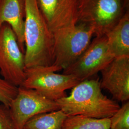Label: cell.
Instances as JSON below:
<instances>
[{"mask_svg":"<svg viewBox=\"0 0 129 129\" xmlns=\"http://www.w3.org/2000/svg\"><path fill=\"white\" fill-rule=\"evenodd\" d=\"M99 78L87 79L72 88L69 96L56 102L67 116L81 115L95 119L110 118L120 107L104 95Z\"/></svg>","mask_w":129,"mask_h":129,"instance_id":"1","label":"cell"},{"mask_svg":"<svg viewBox=\"0 0 129 129\" xmlns=\"http://www.w3.org/2000/svg\"><path fill=\"white\" fill-rule=\"evenodd\" d=\"M24 40L26 69L53 65V33L42 16L36 0H25Z\"/></svg>","mask_w":129,"mask_h":129,"instance_id":"2","label":"cell"},{"mask_svg":"<svg viewBox=\"0 0 129 129\" xmlns=\"http://www.w3.org/2000/svg\"><path fill=\"white\" fill-rule=\"evenodd\" d=\"M54 63L61 70L78 59L90 45L95 32L87 24L80 23L59 29L53 33Z\"/></svg>","mask_w":129,"mask_h":129,"instance_id":"3","label":"cell"},{"mask_svg":"<svg viewBox=\"0 0 129 129\" xmlns=\"http://www.w3.org/2000/svg\"><path fill=\"white\" fill-rule=\"evenodd\" d=\"M61 69L54 65L25 69V78L21 86L33 89L46 98L56 102L66 97V90L80 81L73 75L58 74Z\"/></svg>","mask_w":129,"mask_h":129,"instance_id":"4","label":"cell"},{"mask_svg":"<svg viewBox=\"0 0 129 129\" xmlns=\"http://www.w3.org/2000/svg\"><path fill=\"white\" fill-rule=\"evenodd\" d=\"M122 0H78L79 23L92 27L96 37L105 36L124 14Z\"/></svg>","mask_w":129,"mask_h":129,"instance_id":"5","label":"cell"},{"mask_svg":"<svg viewBox=\"0 0 129 129\" xmlns=\"http://www.w3.org/2000/svg\"><path fill=\"white\" fill-rule=\"evenodd\" d=\"M24 54L8 23L0 28V74L6 81L17 87L25 78Z\"/></svg>","mask_w":129,"mask_h":129,"instance_id":"6","label":"cell"},{"mask_svg":"<svg viewBox=\"0 0 129 129\" xmlns=\"http://www.w3.org/2000/svg\"><path fill=\"white\" fill-rule=\"evenodd\" d=\"M114 58L106 36L96 37L78 59L63 70V74L73 75L81 81L101 72Z\"/></svg>","mask_w":129,"mask_h":129,"instance_id":"7","label":"cell"},{"mask_svg":"<svg viewBox=\"0 0 129 129\" xmlns=\"http://www.w3.org/2000/svg\"><path fill=\"white\" fill-rule=\"evenodd\" d=\"M9 107L17 129H23L25 123L34 116L59 110L56 102L35 89L23 86L18 87L17 94Z\"/></svg>","mask_w":129,"mask_h":129,"instance_id":"8","label":"cell"},{"mask_svg":"<svg viewBox=\"0 0 129 129\" xmlns=\"http://www.w3.org/2000/svg\"><path fill=\"white\" fill-rule=\"evenodd\" d=\"M38 7L53 33L79 23L78 0H36Z\"/></svg>","mask_w":129,"mask_h":129,"instance_id":"9","label":"cell"},{"mask_svg":"<svg viewBox=\"0 0 129 129\" xmlns=\"http://www.w3.org/2000/svg\"><path fill=\"white\" fill-rule=\"evenodd\" d=\"M101 72V88L108 90L117 101H128L129 56L116 57Z\"/></svg>","mask_w":129,"mask_h":129,"instance_id":"10","label":"cell"},{"mask_svg":"<svg viewBox=\"0 0 129 129\" xmlns=\"http://www.w3.org/2000/svg\"><path fill=\"white\" fill-rule=\"evenodd\" d=\"M25 0H0V28L8 23L15 33L19 46L24 54V26Z\"/></svg>","mask_w":129,"mask_h":129,"instance_id":"11","label":"cell"},{"mask_svg":"<svg viewBox=\"0 0 129 129\" xmlns=\"http://www.w3.org/2000/svg\"><path fill=\"white\" fill-rule=\"evenodd\" d=\"M105 36L109 49L115 58L129 56V10Z\"/></svg>","mask_w":129,"mask_h":129,"instance_id":"12","label":"cell"},{"mask_svg":"<svg viewBox=\"0 0 129 129\" xmlns=\"http://www.w3.org/2000/svg\"><path fill=\"white\" fill-rule=\"evenodd\" d=\"M68 116L61 110L37 114L28 120L23 129H62Z\"/></svg>","mask_w":129,"mask_h":129,"instance_id":"13","label":"cell"},{"mask_svg":"<svg viewBox=\"0 0 129 129\" xmlns=\"http://www.w3.org/2000/svg\"><path fill=\"white\" fill-rule=\"evenodd\" d=\"M110 118L95 119L81 115L68 116L62 129H110Z\"/></svg>","mask_w":129,"mask_h":129,"instance_id":"14","label":"cell"},{"mask_svg":"<svg viewBox=\"0 0 129 129\" xmlns=\"http://www.w3.org/2000/svg\"><path fill=\"white\" fill-rule=\"evenodd\" d=\"M110 129H129V102H126L110 118Z\"/></svg>","mask_w":129,"mask_h":129,"instance_id":"15","label":"cell"},{"mask_svg":"<svg viewBox=\"0 0 129 129\" xmlns=\"http://www.w3.org/2000/svg\"><path fill=\"white\" fill-rule=\"evenodd\" d=\"M18 87L9 83L3 78H0V102L9 106L16 97Z\"/></svg>","mask_w":129,"mask_h":129,"instance_id":"16","label":"cell"},{"mask_svg":"<svg viewBox=\"0 0 129 129\" xmlns=\"http://www.w3.org/2000/svg\"><path fill=\"white\" fill-rule=\"evenodd\" d=\"M0 129H17L9 106L0 104Z\"/></svg>","mask_w":129,"mask_h":129,"instance_id":"17","label":"cell"},{"mask_svg":"<svg viewBox=\"0 0 129 129\" xmlns=\"http://www.w3.org/2000/svg\"><path fill=\"white\" fill-rule=\"evenodd\" d=\"M123 1V6L124 7V9H129V0H122Z\"/></svg>","mask_w":129,"mask_h":129,"instance_id":"18","label":"cell"}]
</instances>
